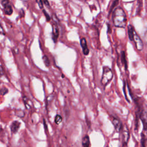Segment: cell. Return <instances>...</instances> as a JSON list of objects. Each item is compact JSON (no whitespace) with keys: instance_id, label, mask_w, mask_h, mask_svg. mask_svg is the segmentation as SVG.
<instances>
[{"instance_id":"obj_1","label":"cell","mask_w":147,"mask_h":147,"mask_svg":"<svg viewBox=\"0 0 147 147\" xmlns=\"http://www.w3.org/2000/svg\"><path fill=\"white\" fill-rule=\"evenodd\" d=\"M113 22L115 26L125 28L126 25V15L123 9L120 7L115 8L113 13Z\"/></svg>"},{"instance_id":"obj_2","label":"cell","mask_w":147,"mask_h":147,"mask_svg":"<svg viewBox=\"0 0 147 147\" xmlns=\"http://www.w3.org/2000/svg\"><path fill=\"white\" fill-rule=\"evenodd\" d=\"M113 74L111 69L107 66L103 67V72L101 78V84L103 87H105L112 80Z\"/></svg>"},{"instance_id":"obj_3","label":"cell","mask_w":147,"mask_h":147,"mask_svg":"<svg viewBox=\"0 0 147 147\" xmlns=\"http://www.w3.org/2000/svg\"><path fill=\"white\" fill-rule=\"evenodd\" d=\"M121 140H122V146L127 145V142L129 139L130 134H129V130L126 126L122 127L121 130Z\"/></svg>"},{"instance_id":"obj_4","label":"cell","mask_w":147,"mask_h":147,"mask_svg":"<svg viewBox=\"0 0 147 147\" xmlns=\"http://www.w3.org/2000/svg\"><path fill=\"white\" fill-rule=\"evenodd\" d=\"M133 41L134 42V44L136 45V47L137 50L138 51H141L143 49V42L141 38L139 37V36L135 32L134 36H133Z\"/></svg>"},{"instance_id":"obj_5","label":"cell","mask_w":147,"mask_h":147,"mask_svg":"<svg viewBox=\"0 0 147 147\" xmlns=\"http://www.w3.org/2000/svg\"><path fill=\"white\" fill-rule=\"evenodd\" d=\"M111 122L114 126V129L117 132H120L122 129V124L120 120L115 117H111Z\"/></svg>"},{"instance_id":"obj_6","label":"cell","mask_w":147,"mask_h":147,"mask_svg":"<svg viewBox=\"0 0 147 147\" xmlns=\"http://www.w3.org/2000/svg\"><path fill=\"white\" fill-rule=\"evenodd\" d=\"M59 29L57 27V25L56 23H53L52 24V38L54 41V42H56L57 38L59 36Z\"/></svg>"},{"instance_id":"obj_7","label":"cell","mask_w":147,"mask_h":147,"mask_svg":"<svg viewBox=\"0 0 147 147\" xmlns=\"http://www.w3.org/2000/svg\"><path fill=\"white\" fill-rule=\"evenodd\" d=\"M80 45L82 46V49H83V52L84 55H87L89 53V49L87 47V41L84 38H82L80 40Z\"/></svg>"},{"instance_id":"obj_8","label":"cell","mask_w":147,"mask_h":147,"mask_svg":"<svg viewBox=\"0 0 147 147\" xmlns=\"http://www.w3.org/2000/svg\"><path fill=\"white\" fill-rule=\"evenodd\" d=\"M20 122H19L17 121H13L10 126V129L11 130V131L14 133H16L17 132V131L18 130L20 126Z\"/></svg>"},{"instance_id":"obj_9","label":"cell","mask_w":147,"mask_h":147,"mask_svg":"<svg viewBox=\"0 0 147 147\" xmlns=\"http://www.w3.org/2000/svg\"><path fill=\"white\" fill-rule=\"evenodd\" d=\"M82 147H90V141L88 135H86L82 139Z\"/></svg>"},{"instance_id":"obj_10","label":"cell","mask_w":147,"mask_h":147,"mask_svg":"<svg viewBox=\"0 0 147 147\" xmlns=\"http://www.w3.org/2000/svg\"><path fill=\"white\" fill-rule=\"evenodd\" d=\"M127 31H128V35H129V39L131 41H133V36H134V33H135L133 27L131 25H129L127 27Z\"/></svg>"},{"instance_id":"obj_11","label":"cell","mask_w":147,"mask_h":147,"mask_svg":"<svg viewBox=\"0 0 147 147\" xmlns=\"http://www.w3.org/2000/svg\"><path fill=\"white\" fill-rule=\"evenodd\" d=\"M4 7V12L7 15H11L13 13V9L11 7V6L10 5V3L6 5L3 6Z\"/></svg>"},{"instance_id":"obj_12","label":"cell","mask_w":147,"mask_h":147,"mask_svg":"<svg viewBox=\"0 0 147 147\" xmlns=\"http://www.w3.org/2000/svg\"><path fill=\"white\" fill-rule=\"evenodd\" d=\"M121 60H122V62L123 63V64L125 65V69H126L127 68V61L126 60L125 53V52H123V51L122 52V53H121Z\"/></svg>"},{"instance_id":"obj_13","label":"cell","mask_w":147,"mask_h":147,"mask_svg":"<svg viewBox=\"0 0 147 147\" xmlns=\"http://www.w3.org/2000/svg\"><path fill=\"white\" fill-rule=\"evenodd\" d=\"M62 119H62L61 116L57 114V115H56L55 116V122L56 123V124L59 125V124H60V123L61 122Z\"/></svg>"},{"instance_id":"obj_14","label":"cell","mask_w":147,"mask_h":147,"mask_svg":"<svg viewBox=\"0 0 147 147\" xmlns=\"http://www.w3.org/2000/svg\"><path fill=\"white\" fill-rule=\"evenodd\" d=\"M42 60L44 61V63L45 64V65L47 66V67H49V65H50V62H49V59L48 57L44 55L43 57H42Z\"/></svg>"},{"instance_id":"obj_15","label":"cell","mask_w":147,"mask_h":147,"mask_svg":"<svg viewBox=\"0 0 147 147\" xmlns=\"http://www.w3.org/2000/svg\"><path fill=\"white\" fill-rule=\"evenodd\" d=\"M7 92H8V90H7V89L6 88H1V89L0 90V93H1V94H2V95H5V94H6V93H7Z\"/></svg>"},{"instance_id":"obj_16","label":"cell","mask_w":147,"mask_h":147,"mask_svg":"<svg viewBox=\"0 0 147 147\" xmlns=\"http://www.w3.org/2000/svg\"><path fill=\"white\" fill-rule=\"evenodd\" d=\"M36 2L38 5V6L40 9L43 8V3H42V0H36Z\"/></svg>"},{"instance_id":"obj_17","label":"cell","mask_w":147,"mask_h":147,"mask_svg":"<svg viewBox=\"0 0 147 147\" xmlns=\"http://www.w3.org/2000/svg\"><path fill=\"white\" fill-rule=\"evenodd\" d=\"M43 13H44V16H45V17H46L47 21H49L51 20L50 16L48 15V14L44 10H43Z\"/></svg>"},{"instance_id":"obj_18","label":"cell","mask_w":147,"mask_h":147,"mask_svg":"<svg viewBox=\"0 0 147 147\" xmlns=\"http://www.w3.org/2000/svg\"><path fill=\"white\" fill-rule=\"evenodd\" d=\"M9 3V0H2L1 1V4L3 6H5L6 5Z\"/></svg>"},{"instance_id":"obj_19","label":"cell","mask_w":147,"mask_h":147,"mask_svg":"<svg viewBox=\"0 0 147 147\" xmlns=\"http://www.w3.org/2000/svg\"><path fill=\"white\" fill-rule=\"evenodd\" d=\"M4 74V71H3V69L2 68V67L1 65H0V76L3 75Z\"/></svg>"},{"instance_id":"obj_20","label":"cell","mask_w":147,"mask_h":147,"mask_svg":"<svg viewBox=\"0 0 147 147\" xmlns=\"http://www.w3.org/2000/svg\"><path fill=\"white\" fill-rule=\"evenodd\" d=\"M0 34H5V31H4L3 28L2 27V26L1 25H0Z\"/></svg>"},{"instance_id":"obj_21","label":"cell","mask_w":147,"mask_h":147,"mask_svg":"<svg viewBox=\"0 0 147 147\" xmlns=\"http://www.w3.org/2000/svg\"><path fill=\"white\" fill-rule=\"evenodd\" d=\"M144 142H145V141H144V140L143 139V137L142 136V138H141V144H142V147H145V145H144Z\"/></svg>"},{"instance_id":"obj_22","label":"cell","mask_w":147,"mask_h":147,"mask_svg":"<svg viewBox=\"0 0 147 147\" xmlns=\"http://www.w3.org/2000/svg\"><path fill=\"white\" fill-rule=\"evenodd\" d=\"M20 11H21V12H20V16H21V17L24 16V11L22 9H21Z\"/></svg>"},{"instance_id":"obj_23","label":"cell","mask_w":147,"mask_h":147,"mask_svg":"<svg viewBox=\"0 0 147 147\" xmlns=\"http://www.w3.org/2000/svg\"><path fill=\"white\" fill-rule=\"evenodd\" d=\"M42 2L47 6H49V3H48V1L47 0H42Z\"/></svg>"},{"instance_id":"obj_24","label":"cell","mask_w":147,"mask_h":147,"mask_svg":"<svg viewBox=\"0 0 147 147\" xmlns=\"http://www.w3.org/2000/svg\"><path fill=\"white\" fill-rule=\"evenodd\" d=\"M146 145L147 146V138H146Z\"/></svg>"},{"instance_id":"obj_25","label":"cell","mask_w":147,"mask_h":147,"mask_svg":"<svg viewBox=\"0 0 147 147\" xmlns=\"http://www.w3.org/2000/svg\"><path fill=\"white\" fill-rule=\"evenodd\" d=\"M106 147H109V146H106Z\"/></svg>"}]
</instances>
